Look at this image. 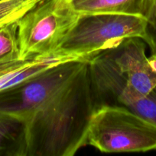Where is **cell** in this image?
I'll use <instances>...</instances> for the list:
<instances>
[{
	"label": "cell",
	"instance_id": "obj_13",
	"mask_svg": "<svg viewBox=\"0 0 156 156\" xmlns=\"http://www.w3.org/2000/svg\"><path fill=\"white\" fill-rule=\"evenodd\" d=\"M151 55H154V56H156V52L154 53H153V54H151Z\"/></svg>",
	"mask_w": 156,
	"mask_h": 156
},
{
	"label": "cell",
	"instance_id": "obj_12",
	"mask_svg": "<svg viewBox=\"0 0 156 156\" xmlns=\"http://www.w3.org/2000/svg\"><path fill=\"white\" fill-rule=\"evenodd\" d=\"M145 44L149 47L151 54L156 52V4L152 14L147 21Z\"/></svg>",
	"mask_w": 156,
	"mask_h": 156
},
{
	"label": "cell",
	"instance_id": "obj_7",
	"mask_svg": "<svg viewBox=\"0 0 156 156\" xmlns=\"http://www.w3.org/2000/svg\"><path fill=\"white\" fill-rule=\"evenodd\" d=\"M0 156H28L24 122L16 116L0 112Z\"/></svg>",
	"mask_w": 156,
	"mask_h": 156
},
{
	"label": "cell",
	"instance_id": "obj_8",
	"mask_svg": "<svg viewBox=\"0 0 156 156\" xmlns=\"http://www.w3.org/2000/svg\"><path fill=\"white\" fill-rule=\"evenodd\" d=\"M20 59L18 20L0 27V62Z\"/></svg>",
	"mask_w": 156,
	"mask_h": 156
},
{
	"label": "cell",
	"instance_id": "obj_6",
	"mask_svg": "<svg viewBox=\"0 0 156 156\" xmlns=\"http://www.w3.org/2000/svg\"><path fill=\"white\" fill-rule=\"evenodd\" d=\"M79 15L122 14L149 19L156 0H67Z\"/></svg>",
	"mask_w": 156,
	"mask_h": 156
},
{
	"label": "cell",
	"instance_id": "obj_5",
	"mask_svg": "<svg viewBox=\"0 0 156 156\" xmlns=\"http://www.w3.org/2000/svg\"><path fill=\"white\" fill-rule=\"evenodd\" d=\"M80 15L67 0H42L18 20L20 59L57 53Z\"/></svg>",
	"mask_w": 156,
	"mask_h": 156
},
{
	"label": "cell",
	"instance_id": "obj_10",
	"mask_svg": "<svg viewBox=\"0 0 156 156\" xmlns=\"http://www.w3.org/2000/svg\"><path fill=\"white\" fill-rule=\"evenodd\" d=\"M35 73L33 63L28 59H22L15 68L0 76V91L30 79Z\"/></svg>",
	"mask_w": 156,
	"mask_h": 156
},
{
	"label": "cell",
	"instance_id": "obj_11",
	"mask_svg": "<svg viewBox=\"0 0 156 156\" xmlns=\"http://www.w3.org/2000/svg\"><path fill=\"white\" fill-rule=\"evenodd\" d=\"M127 108L156 124V88Z\"/></svg>",
	"mask_w": 156,
	"mask_h": 156
},
{
	"label": "cell",
	"instance_id": "obj_3",
	"mask_svg": "<svg viewBox=\"0 0 156 156\" xmlns=\"http://www.w3.org/2000/svg\"><path fill=\"white\" fill-rule=\"evenodd\" d=\"M86 143L104 153L155 150L156 124L125 107L101 105L90 117Z\"/></svg>",
	"mask_w": 156,
	"mask_h": 156
},
{
	"label": "cell",
	"instance_id": "obj_1",
	"mask_svg": "<svg viewBox=\"0 0 156 156\" xmlns=\"http://www.w3.org/2000/svg\"><path fill=\"white\" fill-rule=\"evenodd\" d=\"M90 59L63 62L0 91V112L25 124L28 156H73L87 146L95 108Z\"/></svg>",
	"mask_w": 156,
	"mask_h": 156
},
{
	"label": "cell",
	"instance_id": "obj_9",
	"mask_svg": "<svg viewBox=\"0 0 156 156\" xmlns=\"http://www.w3.org/2000/svg\"><path fill=\"white\" fill-rule=\"evenodd\" d=\"M42 0H0V27L19 20Z\"/></svg>",
	"mask_w": 156,
	"mask_h": 156
},
{
	"label": "cell",
	"instance_id": "obj_4",
	"mask_svg": "<svg viewBox=\"0 0 156 156\" xmlns=\"http://www.w3.org/2000/svg\"><path fill=\"white\" fill-rule=\"evenodd\" d=\"M147 19L122 14L80 15L57 52L87 57L116 47L127 38L146 39Z\"/></svg>",
	"mask_w": 156,
	"mask_h": 156
},
{
	"label": "cell",
	"instance_id": "obj_2",
	"mask_svg": "<svg viewBox=\"0 0 156 156\" xmlns=\"http://www.w3.org/2000/svg\"><path fill=\"white\" fill-rule=\"evenodd\" d=\"M145 42L127 38L113 48L96 53L89 61L95 108H128L156 88V72L145 53Z\"/></svg>",
	"mask_w": 156,
	"mask_h": 156
}]
</instances>
